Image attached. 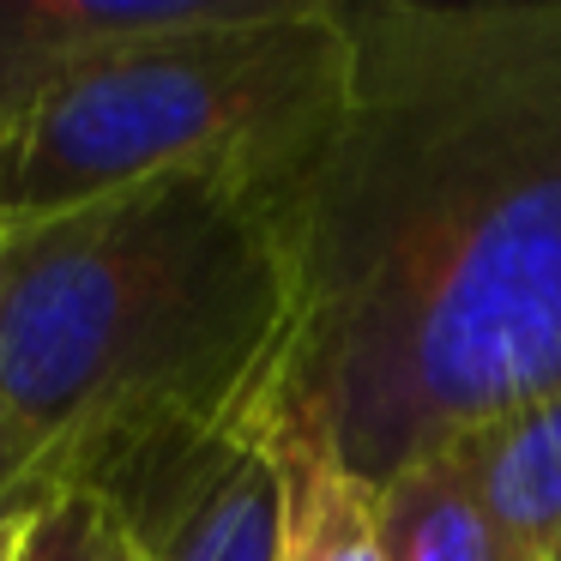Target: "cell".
Listing matches in <instances>:
<instances>
[{
  "mask_svg": "<svg viewBox=\"0 0 561 561\" xmlns=\"http://www.w3.org/2000/svg\"><path fill=\"white\" fill-rule=\"evenodd\" d=\"M344 25V122L278 194L284 399L387 483L561 392V0H375Z\"/></svg>",
  "mask_w": 561,
  "mask_h": 561,
  "instance_id": "6da1fadb",
  "label": "cell"
},
{
  "mask_svg": "<svg viewBox=\"0 0 561 561\" xmlns=\"http://www.w3.org/2000/svg\"><path fill=\"white\" fill-rule=\"evenodd\" d=\"M296 344L278 187L170 170L0 218V435L31 495H115L272 411Z\"/></svg>",
  "mask_w": 561,
  "mask_h": 561,
  "instance_id": "7a4b0ae2",
  "label": "cell"
},
{
  "mask_svg": "<svg viewBox=\"0 0 561 561\" xmlns=\"http://www.w3.org/2000/svg\"><path fill=\"white\" fill-rule=\"evenodd\" d=\"M351 67L332 0H278L248 25L110 55L0 127V218L170 170H236L284 194L344 122Z\"/></svg>",
  "mask_w": 561,
  "mask_h": 561,
  "instance_id": "3957f363",
  "label": "cell"
},
{
  "mask_svg": "<svg viewBox=\"0 0 561 561\" xmlns=\"http://www.w3.org/2000/svg\"><path fill=\"white\" fill-rule=\"evenodd\" d=\"M260 423L103 495L151 561H278V471Z\"/></svg>",
  "mask_w": 561,
  "mask_h": 561,
  "instance_id": "277c9868",
  "label": "cell"
},
{
  "mask_svg": "<svg viewBox=\"0 0 561 561\" xmlns=\"http://www.w3.org/2000/svg\"><path fill=\"white\" fill-rule=\"evenodd\" d=\"M272 7L278 0H0V127L110 55L230 31Z\"/></svg>",
  "mask_w": 561,
  "mask_h": 561,
  "instance_id": "5b68a950",
  "label": "cell"
},
{
  "mask_svg": "<svg viewBox=\"0 0 561 561\" xmlns=\"http://www.w3.org/2000/svg\"><path fill=\"white\" fill-rule=\"evenodd\" d=\"M260 440L278 471V561H387L380 483L344 459L320 416L278 392Z\"/></svg>",
  "mask_w": 561,
  "mask_h": 561,
  "instance_id": "8992f818",
  "label": "cell"
},
{
  "mask_svg": "<svg viewBox=\"0 0 561 561\" xmlns=\"http://www.w3.org/2000/svg\"><path fill=\"white\" fill-rule=\"evenodd\" d=\"M489 513L501 561H549L561 543V392L453 440Z\"/></svg>",
  "mask_w": 561,
  "mask_h": 561,
  "instance_id": "52a82bcc",
  "label": "cell"
},
{
  "mask_svg": "<svg viewBox=\"0 0 561 561\" xmlns=\"http://www.w3.org/2000/svg\"><path fill=\"white\" fill-rule=\"evenodd\" d=\"M380 537L387 561H501L489 513L453 440L380 483Z\"/></svg>",
  "mask_w": 561,
  "mask_h": 561,
  "instance_id": "ba28073f",
  "label": "cell"
},
{
  "mask_svg": "<svg viewBox=\"0 0 561 561\" xmlns=\"http://www.w3.org/2000/svg\"><path fill=\"white\" fill-rule=\"evenodd\" d=\"M25 561H151V549L122 519V507L73 489V495H49L37 507Z\"/></svg>",
  "mask_w": 561,
  "mask_h": 561,
  "instance_id": "9c48e42d",
  "label": "cell"
},
{
  "mask_svg": "<svg viewBox=\"0 0 561 561\" xmlns=\"http://www.w3.org/2000/svg\"><path fill=\"white\" fill-rule=\"evenodd\" d=\"M37 507L43 501H13V507H0V561H25L31 549V531H37Z\"/></svg>",
  "mask_w": 561,
  "mask_h": 561,
  "instance_id": "30bf717a",
  "label": "cell"
},
{
  "mask_svg": "<svg viewBox=\"0 0 561 561\" xmlns=\"http://www.w3.org/2000/svg\"><path fill=\"white\" fill-rule=\"evenodd\" d=\"M25 495H31V477H25V465H19V453L7 447V435H0V507H13V501H25Z\"/></svg>",
  "mask_w": 561,
  "mask_h": 561,
  "instance_id": "8fae6325",
  "label": "cell"
},
{
  "mask_svg": "<svg viewBox=\"0 0 561 561\" xmlns=\"http://www.w3.org/2000/svg\"><path fill=\"white\" fill-rule=\"evenodd\" d=\"M549 561H561V543H556V549H549Z\"/></svg>",
  "mask_w": 561,
  "mask_h": 561,
  "instance_id": "7c38bea8",
  "label": "cell"
}]
</instances>
